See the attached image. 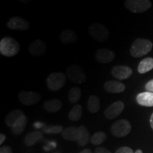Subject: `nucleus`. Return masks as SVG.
<instances>
[{"mask_svg": "<svg viewBox=\"0 0 153 153\" xmlns=\"http://www.w3.org/2000/svg\"><path fill=\"white\" fill-rule=\"evenodd\" d=\"M153 44L150 41L144 38H137L135 40L130 49V53L133 57H140L147 55L152 50Z\"/></svg>", "mask_w": 153, "mask_h": 153, "instance_id": "f257e3e1", "label": "nucleus"}, {"mask_svg": "<svg viewBox=\"0 0 153 153\" xmlns=\"http://www.w3.org/2000/svg\"><path fill=\"white\" fill-rule=\"evenodd\" d=\"M21 46L18 41L11 37H5L0 41V53L6 57H14L20 52Z\"/></svg>", "mask_w": 153, "mask_h": 153, "instance_id": "f03ea898", "label": "nucleus"}, {"mask_svg": "<svg viewBox=\"0 0 153 153\" xmlns=\"http://www.w3.org/2000/svg\"><path fill=\"white\" fill-rule=\"evenodd\" d=\"M89 35L96 41L99 42L106 41L109 38L110 33L104 25L100 24V23H94L89 26Z\"/></svg>", "mask_w": 153, "mask_h": 153, "instance_id": "7ed1b4c3", "label": "nucleus"}, {"mask_svg": "<svg viewBox=\"0 0 153 153\" xmlns=\"http://www.w3.org/2000/svg\"><path fill=\"white\" fill-rule=\"evenodd\" d=\"M66 82V76L62 72H52L48 75L46 79L47 87L50 90L56 91L64 87Z\"/></svg>", "mask_w": 153, "mask_h": 153, "instance_id": "20e7f679", "label": "nucleus"}, {"mask_svg": "<svg viewBox=\"0 0 153 153\" xmlns=\"http://www.w3.org/2000/svg\"><path fill=\"white\" fill-rule=\"evenodd\" d=\"M131 128V125L128 120L121 119L117 120L113 124L111 128V132L115 137H122L128 135Z\"/></svg>", "mask_w": 153, "mask_h": 153, "instance_id": "39448f33", "label": "nucleus"}, {"mask_svg": "<svg viewBox=\"0 0 153 153\" xmlns=\"http://www.w3.org/2000/svg\"><path fill=\"white\" fill-rule=\"evenodd\" d=\"M67 76L73 83H85L87 76L81 67L77 65H72L67 69Z\"/></svg>", "mask_w": 153, "mask_h": 153, "instance_id": "423d86ee", "label": "nucleus"}, {"mask_svg": "<svg viewBox=\"0 0 153 153\" xmlns=\"http://www.w3.org/2000/svg\"><path fill=\"white\" fill-rule=\"evenodd\" d=\"M152 6L149 0H127L125 1V7L133 13H142L148 10Z\"/></svg>", "mask_w": 153, "mask_h": 153, "instance_id": "0eeeda50", "label": "nucleus"}, {"mask_svg": "<svg viewBox=\"0 0 153 153\" xmlns=\"http://www.w3.org/2000/svg\"><path fill=\"white\" fill-rule=\"evenodd\" d=\"M18 97L20 102L26 106H32L37 104L41 99V94L28 91H21L19 93Z\"/></svg>", "mask_w": 153, "mask_h": 153, "instance_id": "6e6552de", "label": "nucleus"}, {"mask_svg": "<svg viewBox=\"0 0 153 153\" xmlns=\"http://www.w3.org/2000/svg\"><path fill=\"white\" fill-rule=\"evenodd\" d=\"M124 103L121 101H118L114 104L110 105L106 110L104 111V116L108 120L114 119L123 112L124 109Z\"/></svg>", "mask_w": 153, "mask_h": 153, "instance_id": "1a4fd4ad", "label": "nucleus"}, {"mask_svg": "<svg viewBox=\"0 0 153 153\" xmlns=\"http://www.w3.org/2000/svg\"><path fill=\"white\" fill-rule=\"evenodd\" d=\"M7 27L11 30H28L30 27V24L26 19L19 16H14L11 18L7 24Z\"/></svg>", "mask_w": 153, "mask_h": 153, "instance_id": "9d476101", "label": "nucleus"}, {"mask_svg": "<svg viewBox=\"0 0 153 153\" xmlns=\"http://www.w3.org/2000/svg\"><path fill=\"white\" fill-rule=\"evenodd\" d=\"M116 55L111 50L106 48H100L96 51L94 57L96 60L99 63L106 64L112 62L115 59Z\"/></svg>", "mask_w": 153, "mask_h": 153, "instance_id": "9b49d317", "label": "nucleus"}, {"mask_svg": "<svg viewBox=\"0 0 153 153\" xmlns=\"http://www.w3.org/2000/svg\"><path fill=\"white\" fill-rule=\"evenodd\" d=\"M47 48L45 42L41 39H36L28 46L30 54L34 57H39L44 55L46 53Z\"/></svg>", "mask_w": 153, "mask_h": 153, "instance_id": "f8f14e48", "label": "nucleus"}, {"mask_svg": "<svg viewBox=\"0 0 153 153\" xmlns=\"http://www.w3.org/2000/svg\"><path fill=\"white\" fill-rule=\"evenodd\" d=\"M111 71L114 77L120 80L128 79L133 74L132 69L126 65L114 66Z\"/></svg>", "mask_w": 153, "mask_h": 153, "instance_id": "ddd939ff", "label": "nucleus"}, {"mask_svg": "<svg viewBox=\"0 0 153 153\" xmlns=\"http://www.w3.org/2000/svg\"><path fill=\"white\" fill-rule=\"evenodd\" d=\"M104 89L111 94H119L125 91L126 86L122 82L116 80H109L105 82Z\"/></svg>", "mask_w": 153, "mask_h": 153, "instance_id": "4468645a", "label": "nucleus"}, {"mask_svg": "<svg viewBox=\"0 0 153 153\" xmlns=\"http://www.w3.org/2000/svg\"><path fill=\"white\" fill-rule=\"evenodd\" d=\"M137 104L143 106H153V93L150 91L140 93L137 95Z\"/></svg>", "mask_w": 153, "mask_h": 153, "instance_id": "2eb2a0df", "label": "nucleus"}, {"mask_svg": "<svg viewBox=\"0 0 153 153\" xmlns=\"http://www.w3.org/2000/svg\"><path fill=\"white\" fill-rule=\"evenodd\" d=\"M60 40L64 44H71L76 43L77 41V36L75 32L71 29H65L60 35Z\"/></svg>", "mask_w": 153, "mask_h": 153, "instance_id": "dca6fc26", "label": "nucleus"}, {"mask_svg": "<svg viewBox=\"0 0 153 153\" xmlns=\"http://www.w3.org/2000/svg\"><path fill=\"white\" fill-rule=\"evenodd\" d=\"M90 140L89 133L86 126H80L79 127H78V145L81 147L85 146Z\"/></svg>", "mask_w": 153, "mask_h": 153, "instance_id": "f3484780", "label": "nucleus"}, {"mask_svg": "<svg viewBox=\"0 0 153 153\" xmlns=\"http://www.w3.org/2000/svg\"><path fill=\"white\" fill-rule=\"evenodd\" d=\"M44 108L47 111L55 113L59 111L62 108V104L58 99H53L51 100L45 101L43 104Z\"/></svg>", "mask_w": 153, "mask_h": 153, "instance_id": "a211bd4d", "label": "nucleus"}, {"mask_svg": "<svg viewBox=\"0 0 153 153\" xmlns=\"http://www.w3.org/2000/svg\"><path fill=\"white\" fill-rule=\"evenodd\" d=\"M62 136L64 139L69 141L78 140V128L70 126L63 130Z\"/></svg>", "mask_w": 153, "mask_h": 153, "instance_id": "6ab92c4d", "label": "nucleus"}, {"mask_svg": "<svg viewBox=\"0 0 153 153\" xmlns=\"http://www.w3.org/2000/svg\"><path fill=\"white\" fill-rule=\"evenodd\" d=\"M27 118L24 115L21 116L20 118L17 120V121L14 124V126L11 127V131L15 135H19L21 134L26 128V126L27 125Z\"/></svg>", "mask_w": 153, "mask_h": 153, "instance_id": "aec40b11", "label": "nucleus"}, {"mask_svg": "<svg viewBox=\"0 0 153 153\" xmlns=\"http://www.w3.org/2000/svg\"><path fill=\"white\" fill-rule=\"evenodd\" d=\"M43 138V133L39 131L32 132L27 134L24 138V143L28 147L33 146Z\"/></svg>", "mask_w": 153, "mask_h": 153, "instance_id": "412c9836", "label": "nucleus"}, {"mask_svg": "<svg viewBox=\"0 0 153 153\" xmlns=\"http://www.w3.org/2000/svg\"><path fill=\"white\" fill-rule=\"evenodd\" d=\"M87 109L90 113L95 114L100 109V99L97 96L91 95L87 101Z\"/></svg>", "mask_w": 153, "mask_h": 153, "instance_id": "4be33fe9", "label": "nucleus"}, {"mask_svg": "<svg viewBox=\"0 0 153 153\" xmlns=\"http://www.w3.org/2000/svg\"><path fill=\"white\" fill-rule=\"evenodd\" d=\"M23 115H24V114L22 111L19 109L12 111L9 113V114H7V116H6L5 123L7 126L11 128L14 126V124L17 121V120H18L21 116H22Z\"/></svg>", "mask_w": 153, "mask_h": 153, "instance_id": "5701e85b", "label": "nucleus"}, {"mask_svg": "<svg viewBox=\"0 0 153 153\" xmlns=\"http://www.w3.org/2000/svg\"><path fill=\"white\" fill-rule=\"evenodd\" d=\"M153 69V58L152 57H147L139 63L137 67V71L139 73H146Z\"/></svg>", "mask_w": 153, "mask_h": 153, "instance_id": "b1692460", "label": "nucleus"}, {"mask_svg": "<svg viewBox=\"0 0 153 153\" xmlns=\"http://www.w3.org/2000/svg\"><path fill=\"white\" fill-rule=\"evenodd\" d=\"M82 116V108L80 104H76L73 106L68 114V117L72 121H77L81 119Z\"/></svg>", "mask_w": 153, "mask_h": 153, "instance_id": "393cba45", "label": "nucleus"}, {"mask_svg": "<svg viewBox=\"0 0 153 153\" xmlns=\"http://www.w3.org/2000/svg\"><path fill=\"white\" fill-rule=\"evenodd\" d=\"M82 96V90L79 87H74L72 88L69 91L68 94V99L70 103L71 104H76L78 102L81 98Z\"/></svg>", "mask_w": 153, "mask_h": 153, "instance_id": "a878e982", "label": "nucleus"}, {"mask_svg": "<svg viewBox=\"0 0 153 153\" xmlns=\"http://www.w3.org/2000/svg\"><path fill=\"white\" fill-rule=\"evenodd\" d=\"M106 138H107L106 134L104 133V132L100 131V132H97V133L94 134L91 137L90 141L93 145H99L102 144V143L106 140Z\"/></svg>", "mask_w": 153, "mask_h": 153, "instance_id": "bb28decb", "label": "nucleus"}, {"mask_svg": "<svg viewBox=\"0 0 153 153\" xmlns=\"http://www.w3.org/2000/svg\"><path fill=\"white\" fill-rule=\"evenodd\" d=\"M63 126L60 125H51L46 126L43 128V133L47 134H58L62 133L63 131Z\"/></svg>", "mask_w": 153, "mask_h": 153, "instance_id": "cd10ccee", "label": "nucleus"}, {"mask_svg": "<svg viewBox=\"0 0 153 153\" xmlns=\"http://www.w3.org/2000/svg\"><path fill=\"white\" fill-rule=\"evenodd\" d=\"M115 153H134L133 150L128 147H121L118 148Z\"/></svg>", "mask_w": 153, "mask_h": 153, "instance_id": "c85d7f7f", "label": "nucleus"}, {"mask_svg": "<svg viewBox=\"0 0 153 153\" xmlns=\"http://www.w3.org/2000/svg\"><path fill=\"white\" fill-rule=\"evenodd\" d=\"M95 153H111L110 150L108 149L104 148V147H99V148H96Z\"/></svg>", "mask_w": 153, "mask_h": 153, "instance_id": "c756f323", "label": "nucleus"}, {"mask_svg": "<svg viewBox=\"0 0 153 153\" xmlns=\"http://www.w3.org/2000/svg\"><path fill=\"white\" fill-rule=\"evenodd\" d=\"M0 153H12V150L8 145H4L0 148Z\"/></svg>", "mask_w": 153, "mask_h": 153, "instance_id": "7c9ffc66", "label": "nucleus"}, {"mask_svg": "<svg viewBox=\"0 0 153 153\" xmlns=\"http://www.w3.org/2000/svg\"><path fill=\"white\" fill-rule=\"evenodd\" d=\"M145 89H146L147 91H150V92L153 93V79L149 81L145 85Z\"/></svg>", "mask_w": 153, "mask_h": 153, "instance_id": "2f4dec72", "label": "nucleus"}, {"mask_svg": "<svg viewBox=\"0 0 153 153\" xmlns=\"http://www.w3.org/2000/svg\"><path fill=\"white\" fill-rule=\"evenodd\" d=\"M6 140V135L4 133L0 134V145H2Z\"/></svg>", "mask_w": 153, "mask_h": 153, "instance_id": "473e14b6", "label": "nucleus"}, {"mask_svg": "<svg viewBox=\"0 0 153 153\" xmlns=\"http://www.w3.org/2000/svg\"><path fill=\"white\" fill-rule=\"evenodd\" d=\"M79 153H92V152L89 149H84Z\"/></svg>", "mask_w": 153, "mask_h": 153, "instance_id": "72a5a7b5", "label": "nucleus"}, {"mask_svg": "<svg viewBox=\"0 0 153 153\" xmlns=\"http://www.w3.org/2000/svg\"><path fill=\"white\" fill-rule=\"evenodd\" d=\"M150 126H151V128H152L153 129V113H152V114L151 115V116H150Z\"/></svg>", "mask_w": 153, "mask_h": 153, "instance_id": "f704fd0d", "label": "nucleus"}, {"mask_svg": "<svg viewBox=\"0 0 153 153\" xmlns=\"http://www.w3.org/2000/svg\"><path fill=\"white\" fill-rule=\"evenodd\" d=\"M135 153H143V151L141 150H137L135 151Z\"/></svg>", "mask_w": 153, "mask_h": 153, "instance_id": "c9c22d12", "label": "nucleus"}]
</instances>
